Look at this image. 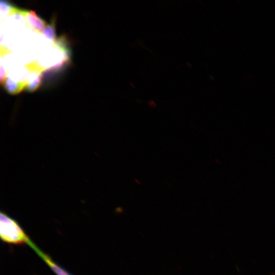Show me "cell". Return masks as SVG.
Instances as JSON below:
<instances>
[{"label":"cell","instance_id":"cell-1","mask_svg":"<svg viewBox=\"0 0 275 275\" xmlns=\"http://www.w3.org/2000/svg\"><path fill=\"white\" fill-rule=\"evenodd\" d=\"M0 236L3 241L13 244L26 243L30 239L17 222L3 212L0 214Z\"/></svg>","mask_w":275,"mask_h":275},{"label":"cell","instance_id":"cell-3","mask_svg":"<svg viewBox=\"0 0 275 275\" xmlns=\"http://www.w3.org/2000/svg\"><path fill=\"white\" fill-rule=\"evenodd\" d=\"M27 243L26 244L35 251L57 275H71L55 263L48 255L40 250L30 238Z\"/></svg>","mask_w":275,"mask_h":275},{"label":"cell","instance_id":"cell-5","mask_svg":"<svg viewBox=\"0 0 275 275\" xmlns=\"http://www.w3.org/2000/svg\"><path fill=\"white\" fill-rule=\"evenodd\" d=\"M56 22V17H53L50 22L47 24L41 32L46 38L53 42L54 43L57 40Z\"/></svg>","mask_w":275,"mask_h":275},{"label":"cell","instance_id":"cell-6","mask_svg":"<svg viewBox=\"0 0 275 275\" xmlns=\"http://www.w3.org/2000/svg\"><path fill=\"white\" fill-rule=\"evenodd\" d=\"M0 6L1 12L7 15L18 14L20 10V9L5 1H1Z\"/></svg>","mask_w":275,"mask_h":275},{"label":"cell","instance_id":"cell-4","mask_svg":"<svg viewBox=\"0 0 275 275\" xmlns=\"http://www.w3.org/2000/svg\"><path fill=\"white\" fill-rule=\"evenodd\" d=\"M26 81H15L9 77H7L4 86V89L10 94L16 95L25 89Z\"/></svg>","mask_w":275,"mask_h":275},{"label":"cell","instance_id":"cell-2","mask_svg":"<svg viewBox=\"0 0 275 275\" xmlns=\"http://www.w3.org/2000/svg\"><path fill=\"white\" fill-rule=\"evenodd\" d=\"M18 14L25 18L28 26L36 32H41L43 28L47 25L46 22L39 17L33 11L21 9Z\"/></svg>","mask_w":275,"mask_h":275},{"label":"cell","instance_id":"cell-8","mask_svg":"<svg viewBox=\"0 0 275 275\" xmlns=\"http://www.w3.org/2000/svg\"><path fill=\"white\" fill-rule=\"evenodd\" d=\"M7 78V76L6 71L3 65H1L0 68V81L1 85L3 86L4 85Z\"/></svg>","mask_w":275,"mask_h":275},{"label":"cell","instance_id":"cell-7","mask_svg":"<svg viewBox=\"0 0 275 275\" xmlns=\"http://www.w3.org/2000/svg\"><path fill=\"white\" fill-rule=\"evenodd\" d=\"M41 74L38 75L35 78L31 81H26V85L25 88L29 92H34L37 90L41 84Z\"/></svg>","mask_w":275,"mask_h":275}]
</instances>
